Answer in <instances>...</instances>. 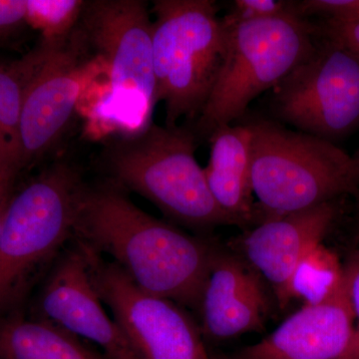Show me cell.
<instances>
[{"label":"cell","instance_id":"cell-1","mask_svg":"<svg viewBox=\"0 0 359 359\" xmlns=\"http://www.w3.org/2000/svg\"><path fill=\"white\" fill-rule=\"evenodd\" d=\"M75 238L112 257L139 289L199 311L215 243L142 211L111 180L85 184Z\"/></svg>","mask_w":359,"mask_h":359},{"label":"cell","instance_id":"cell-2","mask_svg":"<svg viewBox=\"0 0 359 359\" xmlns=\"http://www.w3.org/2000/svg\"><path fill=\"white\" fill-rule=\"evenodd\" d=\"M106 81L88 96L91 134L128 136L153 124V21L142 0L85 1L78 23ZM84 96V97H85Z\"/></svg>","mask_w":359,"mask_h":359},{"label":"cell","instance_id":"cell-3","mask_svg":"<svg viewBox=\"0 0 359 359\" xmlns=\"http://www.w3.org/2000/svg\"><path fill=\"white\" fill-rule=\"evenodd\" d=\"M192 127L151 124L118 136L104 149L111 181L152 202L168 218L200 231L231 224L212 198L204 168L196 160Z\"/></svg>","mask_w":359,"mask_h":359},{"label":"cell","instance_id":"cell-4","mask_svg":"<svg viewBox=\"0 0 359 359\" xmlns=\"http://www.w3.org/2000/svg\"><path fill=\"white\" fill-rule=\"evenodd\" d=\"M155 103L165 125L196 121L226 58L230 28L212 0H156L152 8Z\"/></svg>","mask_w":359,"mask_h":359},{"label":"cell","instance_id":"cell-5","mask_svg":"<svg viewBox=\"0 0 359 359\" xmlns=\"http://www.w3.org/2000/svg\"><path fill=\"white\" fill-rule=\"evenodd\" d=\"M85 184L69 163H54L11 194L0 231V311L75 238Z\"/></svg>","mask_w":359,"mask_h":359},{"label":"cell","instance_id":"cell-6","mask_svg":"<svg viewBox=\"0 0 359 359\" xmlns=\"http://www.w3.org/2000/svg\"><path fill=\"white\" fill-rule=\"evenodd\" d=\"M228 25L224 65L192 127L198 140L242 118L254 99L280 83L318 42L313 21L294 13Z\"/></svg>","mask_w":359,"mask_h":359},{"label":"cell","instance_id":"cell-7","mask_svg":"<svg viewBox=\"0 0 359 359\" xmlns=\"http://www.w3.org/2000/svg\"><path fill=\"white\" fill-rule=\"evenodd\" d=\"M247 123L261 221L358 193L351 179V156L332 142L285 128L275 120Z\"/></svg>","mask_w":359,"mask_h":359},{"label":"cell","instance_id":"cell-8","mask_svg":"<svg viewBox=\"0 0 359 359\" xmlns=\"http://www.w3.org/2000/svg\"><path fill=\"white\" fill-rule=\"evenodd\" d=\"M318 37V36H316ZM276 122L332 142L359 129V55L318 37L316 49L273 89Z\"/></svg>","mask_w":359,"mask_h":359},{"label":"cell","instance_id":"cell-9","mask_svg":"<svg viewBox=\"0 0 359 359\" xmlns=\"http://www.w3.org/2000/svg\"><path fill=\"white\" fill-rule=\"evenodd\" d=\"M42 42L23 99L20 122L22 170L55 146L102 65L76 26L65 41Z\"/></svg>","mask_w":359,"mask_h":359},{"label":"cell","instance_id":"cell-10","mask_svg":"<svg viewBox=\"0 0 359 359\" xmlns=\"http://www.w3.org/2000/svg\"><path fill=\"white\" fill-rule=\"evenodd\" d=\"M87 249L98 294L139 358L214 359L183 306L139 289L117 264Z\"/></svg>","mask_w":359,"mask_h":359},{"label":"cell","instance_id":"cell-11","mask_svg":"<svg viewBox=\"0 0 359 359\" xmlns=\"http://www.w3.org/2000/svg\"><path fill=\"white\" fill-rule=\"evenodd\" d=\"M40 313L41 320L97 344L103 355L122 358L137 354L104 309L94 283L89 250L78 241L47 280L40 297Z\"/></svg>","mask_w":359,"mask_h":359},{"label":"cell","instance_id":"cell-12","mask_svg":"<svg viewBox=\"0 0 359 359\" xmlns=\"http://www.w3.org/2000/svg\"><path fill=\"white\" fill-rule=\"evenodd\" d=\"M335 201L266 217L229 245L271 285L282 309L292 302L290 282L297 264L309 250L323 243L337 218Z\"/></svg>","mask_w":359,"mask_h":359},{"label":"cell","instance_id":"cell-13","mask_svg":"<svg viewBox=\"0 0 359 359\" xmlns=\"http://www.w3.org/2000/svg\"><path fill=\"white\" fill-rule=\"evenodd\" d=\"M353 266H344L339 287L325 301L304 304L261 341L214 359H339L354 330Z\"/></svg>","mask_w":359,"mask_h":359},{"label":"cell","instance_id":"cell-14","mask_svg":"<svg viewBox=\"0 0 359 359\" xmlns=\"http://www.w3.org/2000/svg\"><path fill=\"white\" fill-rule=\"evenodd\" d=\"M263 280L230 247L215 243L199 309L204 339L224 341L262 332L269 313Z\"/></svg>","mask_w":359,"mask_h":359},{"label":"cell","instance_id":"cell-15","mask_svg":"<svg viewBox=\"0 0 359 359\" xmlns=\"http://www.w3.org/2000/svg\"><path fill=\"white\" fill-rule=\"evenodd\" d=\"M211 143L205 180L214 200L231 226L245 231L261 222L252 186V130L248 123L226 125L208 139Z\"/></svg>","mask_w":359,"mask_h":359},{"label":"cell","instance_id":"cell-16","mask_svg":"<svg viewBox=\"0 0 359 359\" xmlns=\"http://www.w3.org/2000/svg\"><path fill=\"white\" fill-rule=\"evenodd\" d=\"M42 42L13 61H0V176L14 183L22 170L20 122L26 86L41 56Z\"/></svg>","mask_w":359,"mask_h":359},{"label":"cell","instance_id":"cell-17","mask_svg":"<svg viewBox=\"0 0 359 359\" xmlns=\"http://www.w3.org/2000/svg\"><path fill=\"white\" fill-rule=\"evenodd\" d=\"M0 359H101L79 339L44 320H11L0 327Z\"/></svg>","mask_w":359,"mask_h":359},{"label":"cell","instance_id":"cell-18","mask_svg":"<svg viewBox=\"0 0 359 359\" xmlns=\"http://www.w3.org/2000/svg\"><path fill=\"white\" fill-rule=\"evenodd\" d=\"M342 275L344 266L339 257L320 243L297 264L290 282V299L320 304L339 287Z\"/></svg>","mask_w":359,"mask_h":359},{"label":"cell","instance_id":"cell-19","mask_svg":"<svg viewBox=\"0 0 359 359\" xmlns=\"http://www.w3.org/2000/svg\"><path fill=\"white\" fill-rule=\"evenodd\" d=\"M26 22L45 41L61 42L70 36L81 18L82 0H25Z\"/></svg>","mask_w":359,"mask_h":359},{"label":"cell","instance_id":"cell-20","mask_svg":"<svg viewBox=\"0 0 359 359\" xmlns=\"http://www.w3.org/2000/svg\"><path fill=\"white\" fill-rule=\"evenodd\" d=\"M292 11L302 18H320L337 22L359 21V0H302L292 1Z\"/></svg>","mask_w":359,"mask_h":359},{"label":"cell","instance_id":"cell-21","mask_svg":"<svg viewBox=\"0 0 359 359\" xmlns=\"http://www.w3.org/2000/svg\"><path fill=\"white\" fill-rule=\"evenodd\" d=\"M294 13L292 1L283 0H236L231 11L224 16L228 25L245 21L268 20Z\"/></svg>","mask_w":359,"mask_h":359},{"label":"cell","instance_id":"cell-22","mask_svg":"<svg viewBox=\"0 0 359 359\" xmlns=\"http://www.w3.org/2000/svg\"><path fill=\"white\" fill-rule=\"evenodd\" d=\"M26 26L25 0H0V47L11 43Z\"/></svg>","mask_w":359,"mask_h":359},{"label":"cell","instance_id":"cell-23","mask_svg":"<svg viewBox=\"0 0 359 359\" xmlns=\"http://www.w3.org/2000/svg\"><path fill=\"white\" fill-rule=\"evenodd\" d=\"M313 23L316 36L342 45L359 55V21L337 22L321 20Z\"/></svg>","mask_w":359,"mask_h":359},{"label":"cell","instance_id":"cell-24","mask_svg":"<svg viewBox=\"0 0 359 359\" xmlns=\"http://www.w3.org/2000/svg\"><path fill=\"white\" fill-rule=\"evenodd\" d=\"M353 266V276H351V302L355 313L356 323L359 325V252L351 259ZM355 325V327H356Z\"/></svg>","mask_w":359,"mask_h":359},{"label":"cell","instance_id":"cell-25","mask_svg":"<svg viewBox=\"0 0 359 359\" xmlns=\"http://www.w3.org/2000/svg\"><path fill=\"white\" fill-rule=\"evenodd\" d=\"M339 359H359V325H356L348 346Z\"/></svg>","mask_w":359,"mask_h":359},{"label":"cell","instance_id":"cell-26","mask_svg":"<svg viewBox=\"0 0 359 359\" xmlns=\"http://www.w3.org/2000/svg\"><path fill=\"white\" fill-rule=\"evenodd\" d=\"M351 179L354 187L359 191V147L351 156Z\"/></svg>","mask_w":359,"mask_h":359},{"label":"cell","instance_id":"cell-27","mask_svg":"<svg viewBox=\"0 0 359 359\" xmlns=\"http://www.w3.org/2000/svg\"><path fill=\"white\" fill-rule=\"evenodd\" d=\"M13 184L0 176V200L13 191Z\"/></svg>","mask_w":359,"mask_h":359},{"label":"cell","instance_id":"cell-28","mask_svg":"<svg viewBox=\"0 0 359 359\" xmlns=\"http://www.w3.org/2000/svg\"><path fill=\"white\" fill-rule=\"evenodd\" d=\"M11 194H13V192L7 194L6 197H4L0 200V231H1L2 222H4V214H6L7 204H8L9 198H11Z\"/></svg>","mask_w":359,"mask_h":359},{"label":"cell","instance_id":"cell-29","mask_svg":"<svg viewBox=\"0 0 359 359\" xmlns=\"http://www.w3.org/2000/svg\"><path fill=\"white\" fill-rule=\"evenodd\" d=\"M101 359H141L137 354L130 356H122V358H112V356L101 355Z\"/></svg>","mask_w":359,"mask_h":359},{"label":"cell","instance_id":"cell-30","mask_svg":"<svg viewBox=\"0 0 359 359\" xmlns=\"http://www.w3.org/2000/svg\"><path fill=\"white\" fill-rule=\"evenodd\" d=\"M356 197H358V203H356V218H358V224L359 228V192L356 194Z\"/></svg>","mask_w":359,"mask_h":359}]
</instances>
